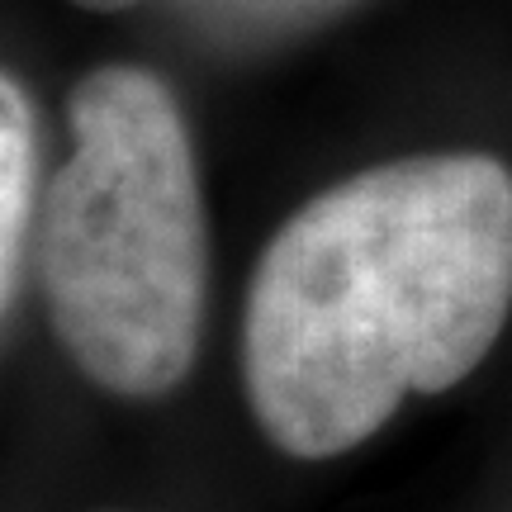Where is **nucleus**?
<instances>
[{
  "label": "nucleus",
  "instance_id": "nucleus-4",
  "mask_svg": "<svg viewBox=\"0 0 512 512\" xmlns=\"http://www.w3.org/2000/svg\"><path fill=\"white\" fill-rule=\"evenodd\" d=\"M81 10H95V15H114V10H128V5H138V0H72Z\"/></svg>",
  "mask_w": 512,
  "mask_h": 512
},
{
  "label": "nucleus",
  "instance_id": "nucleus-1",
  "mask_svg": "<svg viewBox=\"0 0 512 512\" xmlns=\"http://www.w3.org/2000/svg\"><path fill=\"white\" fill-rule=\"evenodd\" d=\"M512 313V171L418 152L328 185L280 223L247 285L242 380L294 460L375 437L408 394H446Z\"/></svg>",
  "mask_w": 512,
  "mask_h": 512
},
{
  "label": "nucleus",
  "instance_id": "nucleus-2",
  "mask_svg": "<svg viewBox=\"0 0 512 512\" xmlns=\"http://www.w3.org/2000/svg\"><path fill=\"white\" fill-rule=\"evenodd\" d=\"M72 152L38 209V285L57 342L119 399H162L195 366L209 228L181 100L110 62L67 105Z\"/></svg>",
  "mask_w": 512,
  "mask_h": 512
},
{
  "label": "nucleus",
  "instance_id": "nucleus-3",
  "mask_svg": "<svg viewBox=\"0 0 512 512\" xmlns=\"http://www.w3.org/2000/svg\"><path fill=\"white\" fill-rule=\"evenodd\" d=\"M38 133L34 105L10 72H0V309L10 304L24 238L34 223Z\"/></svg>",
  "mask_w": 512,
  "mask_h": 512
}]
</instances>
